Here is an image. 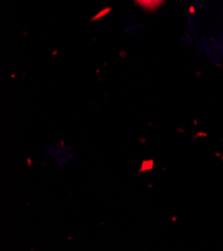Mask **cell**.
Here are the masks:
<instances>
[{"label": "cell", "mask_w": 223, "mask_h": 251, "mask_svg": "<svg viewBox=\"0 0 223 251\" xmlns=\"http://www.w3.org/2000/svg\"><path fill=\"white\" fill-rule=\"evenodd\" d=\"M137 3H139L142 7L147 9H152L158 6L163 0H136Z\"/></svg>", "instance_id": "obj_1"}, {"label": "cell", "mask_w": 223, "mask_h": 251, "mask_svg": "<svg viewBox=\"0 0 223 251\" xmlns=\"http://www.w3.org/2000/svg\"><path fill=\"white\" fill-rule=\"evenodd\" d=\"M154 166V161L152 159H148V160H144L142 161V164L138 170V172H145V171H150L153 169Z\"/></svg>", "instance_id": "obj_2"}, {"label": "cell", "mask_w": 223, "mask_h": 251, "mask_svg": "<svg viewBox=\"0 0 223 251\" xmlns=\"http://www.w3.org/2000/svg\"><path fill=\"white\" fill-rule=\"evenodd\" d=\"M207 133H203V132H199V133H196L194 135V138H198V137H206Z\"/></svg>", "instance_id": "obj_3"}, {"label": "cell", "mask_w": 223, "mask_h": 251, "mask_svg": "<svg viewBox=\"0 0 223 251\" xmlns=\"http://www.w3.org/2000/svg\"><path fill=\"white\" fill-rule=\"evenodd\" d=\"M139 141H141V142H144V143H145V140H144L143 138H139Z\"/></svg>", "instance_id": "obj_4"}, {"label": "cell", "mask_w": 223, "mask_h": 251, "mask_svg": "<svg viewBox=\"0 0 223 251\" xmlns=\"http://www.w3.org/2000/svg\"><path fill=\"white\" fill-rule=\"evenodd\" d=\"M27 161H28V165H30V164H31V159H30V158H28V160H27Z\"/></svg>", "instance_id": "obj_5"}, {"label": "cell", "mask_w": 223, "mask_h": 251, "mask_svg": "<svg viewBox=\"0 0 223 251\" xmlns=\"http://www.w3.org/2000/svg\"><path fill=\"white\" fill-rule=\"evenodd\" d=\"M222 161H223V156H222Z\"/></svg>", "instance_id": "obj_6"}]
</instances>
